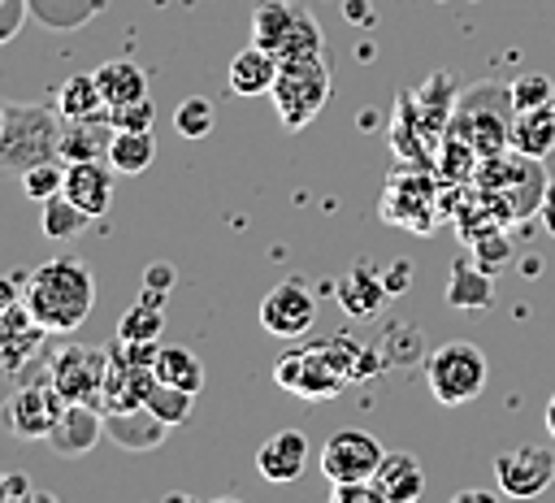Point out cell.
I'll list each match as a JSON object with an SVG mask.
<instances>
[{"mask_svg":"<svg viewBox=\"0 0 555 503\" xmlns=\"http://www.w3.org/2000/svg\"><path fill=\"white\" fill-rule=\"evenodd\" d=\"M22 299L48 334H69L95 308V278L78 256H52L26 278Z\"/></svg>","mask_w":555,"mask_h":503,"instance_id":"obj_1","label":"cell"},{"mask_svg":"<svg viewBox=\"0 0 555 503\" xmlns=\"http://www.w3.org/2000/svg\"><path fill=\"white\" fill-rule=\"evenodd\" d=\"M364 356H369V351L356 347V338L338 334V338H330V343H321V347L282 356L278 369H273V377H278L282 390H291V395L317 403V399H325V395H338V390L351 386L356 377H364V373L356 369V360H364Z\"/></svg>","mask_w":555,"mask_h":503,"instance_id":"obj_2","label":"cell"},{"mask_svg":"<svg viewBox=\"0 0 555 503\" xmlns=\"http://www.w3.org/2000/svg\"><path fill=\"white\" fill-rule=\"evenodd\" d=\"M546 169L538 156H525V152H494V156H481L477 169H473V186L499 208V217L512 225V221H525L542 208V195H546Z\"/></svg>","mask_w":555,"mask_h":503,"instance_id":"obj_3","label":"cell"},{"mask_svg":"<svg viewBox=\"0 0 555 503\" xmlns=\"http://www.w3.org/2000/svg\"><path fill=\"white\" fill-rule=\"evenodd\" d=\"M65 117L56 100L39 104H4V134H0V173H22L30 165L61 156Z\"/></svg>","mask_w":555,"mask_h":503,"instance_id":"obj_4","label":"cell"},{"mask_svg":"<svg viewBox=\"0 0 555 503\" xmlns=\"http://www.w3.org/2000/svg\"><path fill=\"white\" fill-rule=\"evenodd\" d=\"M512 87L503 82H477L468 91H460L455 113H451V134H460L477 156H494L512 147Z\"/></svg>","mask_w":555,"mask_h":503,"instance_id":"obj_5","label":"cell"},{"mask_svg":"<svg viewBox=\"0 0 555 503\" xmlns=\"http://www.w3.org/2000/svg\"><path fill=\"white\" fill-rule=\"evenodd\" d=\"M425 382H429V395L442 403V408H460V403H473L486 382H490V360L477 343L468 338H451L442 347H434L425 356Z\"/></svg>","mask_w":555,"mask_h":503,"instance_id":"obj_6","label":"cell"},{"mask_svg":"<svg viewBox=\"0 0 555 503\" xmlns=\"http://www.w3.org/2000/svg\"><path fill=\"white\" fill-rule=\"evenodd\" d=\"M269 95H273V104H278L282 126H286V130H304V126L321 113V104L330 100V69H325V56H286Z\"/></svg>","mask_w":555,"mask_h":503,"instance_id":"obj_7","label":"cell"},{"mask_svg":"<svg viewBox=\"0 0 555 503\" xmlns=\"http://www.w3.org/2000/svg\"><path fill=\"white\" fill-rule=\"evenodd\" d=\"M61 412H65V395H61L48 377H39V382L17 386V390L0 403V425H4V434H13L17 442H35V438H48V434H52V425H56Z\"/></svg>","mask_w":555,"mask_h":503,"instance_id":"obj_8","label":"cell"},{"mask_svg":"<svg viewBox=\"0 0 555 503\" xmlns=\"http://www.w3.org/2000/svg\"><path fill=\"white\" fill-rule=\"evenodd\" d=\"M104 369H108V347L65 343V347L48 360V382L65 395V403H95V408H100Z\"/></svg>","mask_w":555,"mask_h":503,"instance_id":"obj_9","label":"cell"},{"mask_svg":"<svg viewBox=\"0 0 555 503\" xmlns=\"http://www.w3.org/2000/svg\"><path fill=\"white\" fill-rule=\"evenodd\" d=\"M438 191H434V178L425 173V165L416 169H403L386 182V195H382V217L412 230V234H429L434 221H438Z\"/></svg>","mask_w":555,"mask_h":503,"instance_id":"obj_10","label":"cell"},{"mask_svg":"<svg viewBox=\"0 0 555 503\" xmlns=\"http://www.w3.org/2000/svg\"><path fill=\"white\" fill-rule=\"evenodd\" d=\"M494 481L507 499H538L555 481V451L542 442H520L494 455Z\"/></svg>","mask_w":555,"mask_h":503,"instance_id":"obj_11","label":"cell"},{"mask_svg":"<svg viewBox=\"0 0 555 503\" xmlns=\"http://www.w3.org/2000/svg\"><path fill=\"white\" fill-rule=\"evenodd\" d=\"M382 455L386 451H382V442L369 429L347 425V429H334L325 438V447H321V473L330 481H369L377 473Z\"/></svg>","mask_w":555,"mask_h":503,"instance_id":"obj_12","label":"cell"},{"mask_svg":"<svg viewBox=\"0 0 555 503\" xmlns=\"http://www.w3.org/2000/svg\"><path fill=\"white\" fill-rule=\"evenodd\" d=\"M312 321H317V295L304 278H286L260 299V325L273 338H299L312 330Z\"/></svg>","mask_w":555,"mask_h":503,"instance_id":"obj_13","label":"cell"},{"mask_svg":"<svg viewBox=\"0 0 555 503\" xmlns=\"http://www.w3.org/2000/svg\"><path fill=\"white\" fill-rule=\"evenodd\" d=\"M304 468H308V434L304 429H278L256 447V473L273 486L304 477Z\"/></svg>","mask_w":555,"mask_h":503,"instance_id":"obj_14","label":"cell"},{"mask_svg":"<svg viewBox=\"0 0 555 503\" xmlns=\"http://www.w3.org/2000/svg\"><path fill=\"white\" fill-rule=\"evenodd\" d=\"M100 438H104V412L95 403H65V412L56 416V425L48 434V447L56 455H65V460H78Z\"/></svg>","mask_w":555,"mask_h":503,"instance_id":"obj_15","label":"cell"},{"mask_svg":"<svg viewBox=\"0 0 555 503\" xmlns=\"http://www.w3.org/2000/svg\"><path fill=\"white\" fill-rule=\"evenodd\" d=\"M113 165L108 160H65V195L87 212V217H104L113 204Z\"/></svg>","mask_w":555,"mask_h":503,"instance_id":"obj_16","label":"cell"},{"mask_svg":"<svg viewBox=\"0 0 555 503\" xmlns=\"http://www.w3.org/2000/svg\"><path fill=\"white\" fill-rule=\"evenodd\" d=\"M43 325L30 317L26 299H17L13 308L0 312V373H17L22 364H30L35 347L43 343Z\"/></svg>","mask_w":555,"mask_h":503,"instance_id":"obj_17","label":"cell"},{"mask_svg":"<svg viewBox=\"0 0 555 503\" xmlns=\"http://www.w3.org/2000/svg\"><path fill=\"white\" fill-rule=\"evenodd\" d=\"M169 429H173V425H165L147 403L121 408V412H104V434H108L117 447H126V451H152V447L165 442Z\"/></svg>","mask_w":555,"mask_h":503,"instance_id":"obj_18","label":"cell"},{"mask_svg":"<svg viewBox=\"0 0 555 503\" xmlns=\"http://www.w3.org/2000/svg\"><path fill=\"white\" fill-rule=\"evenodd\" d=\"M455 100H460V91H455V78H451L447 69H434V74L425 78V87L412 95V104H416V117H421L425 134L434 139V147L442 143V134H447V126H451Z\"/></svg>","mask_w":555,"mask_h":503,"instance_id":"obj_19","label":"cell"},{"mask_svg":"<svg viewBox=\"0 0 555 503\" xmlns=\"http://www.w3.org/2000/svg\"><path fill=\"white\" fill-rule=\"evenodd\" d=\"M373 486L382 490V503H412L425 494V468L408 451H386L373 473Z\"/></svg>","mask_w":555,"mask_h":503,"instance_id":"obj_20","label":"cell"},{"mask_svg":"<svg viewBox=\"0 0 555 503\" xmlns=\"http://www.w3.org/2000/svg\"><path fill=\"white\" fill-rule=\"evenodd\" d=\"M278 69H282L278 52H269V48H260V43H247V48L230 61V91H234V95H269L273 82H278Z\"/></svg>","mask_w":555,"mask_h":503,"instance_id":"obj_21","label":"cell"},{"mask_svg":"<svg viewBox=\"0 0 555 503\" xmlns=\"http://www.w3.org/2000/svg\"><path fill=\"white\" fill-rule=\"evenodd\" d=\"M108 143H113L108 113H100V117H74L61 130V160H108Z\"/></svg>","mask_w":555,"mask_h":503,"instance_id":"obj_22","label":"cell"},{"mask_svg":"<svg viewBox=\"0 0 555 503\" xmlns=\"http://www.w3.org/2000/svg\"><path fill=\"white\" fill-rule=\"evenodd\" d=\"M512 147L525 156H538V160L555 152V100L512 117Z\"/></svg>","mask_w":555,"mask_h":503,"instance_id":"obj_23","label":"cell"},{"mask_svg":"<svg viewBox=\"0 0 555 503\" xmlns=\"http://www.w3.org/2000/svg\"><path fill=\"white\" fill-rule=\"evenodd\" d=\"M386 282H382V273L373 269V265H356L351 273H343V282H338V304L351 312V317H373L382 304H386Z\"/></svg>","mask_w":555,"mask_h":503,"instance_id":"obj_24","label":"cell"},{"mask_svg":"<svg viewBox=\"0 0 555 503\" xmlns=\"http://www.w3.org/2000/svg\"><path fill=\"white\" fill-rule=\"evenodd\" d=\"M95 82H100V95H104V104H108V108H113V104H126V100H139V95H147V74H143L134 61H126V56L104 61V65L95 69Z\"/></svg>","mask_w":555,"mask_h":503,"instance_id":"obj_25","label":"cell"},{"mask_svg":"<svg viewBox=\"0 0 555 503\" xmlns=\"http://www.w3.org/2000/svg\"><path fill=\"white\" fill-rule=\"evenodd\" d=\"M52 100H56V108H61V117H65V121L108 113V104H104V95H100L95 74H69V78L56 87V95H52Z\"/></svg>","mask_w":555,"mask_h":503,"instance_id":"obj_26","label":"cell"},{"mask_svg":"<svg viewBox=\"0 0 555 503\" xmlns=\"http://www.w3.org/2000/svg\"><path fill=\"white\" fill-rule=\"evenodd\" d=\"M156 160V139L152 130H113L108 143V165L117 173H143Z\"/></svg>","mask_w":555,"mask_h":503,"instance_id":"obj_27","label":"cell"},{"mask_svg":"<svg viewBox=\"0 0 555 503\" xmlns=\"http://www.w3.org/2000/svg\"><path fill=\"white\" fill-rule=\"evenodd\" d=\"M152 369H156V382H165V386H182L191 395H199V386H204V364L191 347H160Z\"/></svg>","mask_w":555,"mask_h":503,"instance_id":"obj_28","label":"cell"},{"mask_svg":"<svg viewBox=\"0 0 555 503\" xmlns=\"http://www.w3.org/2000/svg\"><path fill=\"white\" fill-rule=\"evenodd\" d=\"M87 212L65 195V191H56V195H48L43 204H39V230L48 234V238H74V234H82L87 230Z\"/></svg>","mask_w":555,"mask_h":503,"instance_id":"obj_29","label":"cell"},{"mask_svg":"<svg viewBox=\"0 0 555 503\" xmlns=\"http://www.w3.org/2000/svg\"><path fill=\"white\" fill-rule=\"evenodd\" d=\"M295 13H299V4L264 0V4L251 13V43H260V48L278 52V48H282V39H286V30H291V22H295Z\"/></svg>","mask_w":555,"mask_h":503,"instance_id":"obj_30","label":"cell"},{"mask_svg":"<svg viewBox=\"0 0 555 503\" xmlns=\"http://www.w3.org/2000/svg\"><path fill=\"white\" fill-rule=\"evenodd\" d=\"M447 299L455 308H486L490 304V273L481 265H473V260H455Z\"/></svg>","mask_w":555,"mask_h":503,"instance_id":"obj_31","label":"cell"},{"mask_svg":"<svg viewBox=\"0 0 555 503\" xmlns=\"http://www.w3.org/2000/svg\"><path fill=\"white\" fill-rule=\"evenodd\" d=\"M286 56H325V35H321L317 17H308V9L295 13V22L278 48V61H286Z\"/></svg>","mask_w":555,"mask_h":503,"instance_id":"obj_32","label":"cell"},{"mask_svg":"<svg viewBox=\"0 0 555 503\" xmlns=\"http://www.w3.org/2000/svg\"><path fill=\"white\" fill-rule=\"evenodd\" d=\"M160 330H165V308L143 304V299L134 308H126L117 321V338H130V343H156Z\"/></svg>","mask_w":555,"mask_h":503,"instance_id":"obj_33","label":"cell"},{"mask_svg":"<svg viewBox=\"0 0 555 503\" xmlns=\"http://www.w3.org/2000/svg\"><path fill=\"white\" fill-rule=\"evenodd\" d=\"M143 403H147L165 425H182V421L191 416V408H195V395L182 390V386H165V382H156V386L147 390Z\"/></svg>","mask_w":555,"mask_h":503,"instance_id":"obj_34","label":"cell"},{"mask_svg":"<svg viewBox=\"0 0 555 503\" xmlns=\"http://www.w3.org/2000/svg\"><path fill=\"white\" fill-rule=\"evenodd\" d=\"M17 178H22V195H30L35 204H43L48 195H56V191L65 186V160L56 156V160L30 165V169H22Z\"/></svg>","mask_w":555,"mask_h":503,"instance_id":"obj_35","label":"cell"},{"mask_svg":"<svg viewBox=\"0 0 555 503\" xmlns=\"http://www.w3.org/2000/svg\"><path fill=\"white\" fill-rule=\"evenodd\" d=\"M212 121H217V113H212V104H208L204 95H186V100L173 108V130H178L182 139H204V134L212 130Z\"/></svg>","mask_w":555,"mask_h":503,"instance_id":"obj_36","label":"cell"},{"mask_svg":"<svg viewBox=\"0 0 555 503\" xmlns=\"http://www.w3.org/2000/svg\"><path fill=\"white\" fill-rule=\"evenodd\" d=\"M551 100H555V82H551L546 74H525V78L512 82V104H516V113L538 108V104H551Z\"/></svg>","mask_w":555,"mask_h":503,"instance_id":"obj_37","label":"cell"},{"mask_svg":"<svg viewBox=\"0 0 555 503\" xmlns=\"http://www.w3.org/2000/svg\"><path fill=\"white\" fill-rule=\"evenodd\" d=\"M152 117H156V104H152L147 95H139V100H126V104H113V108H108L113 130H152Z\"/></svg>","mask_w":555,"mask_h":503,"instance_id":"obj_38","label":"cell"},{"mask_svg":"<svg viewBox=\"0 0 555 503\" xmlns=\"http://www.w3.org/2000/svg\"><path fill=\"white\" fill-rule=\"evenodd\" d=\"M473 256H477V265L486 273H499L507 265V238H503V230H490V234L473 238Z\"/></svg>","mask_w":555,"mask_h":503,"instance_id":"obj_39","label":"cell"},{"mask_svg":"<svg viewBox=\"0 0 555 503\" xmlns=\"http://www.w3.org/2000/svg\"><path fill=\"white\" fill-rule=\"evenodd\" d=\"M330 499L334 503H382V490L369 481H330Z\"/></svg>","mask_w":555,"mask_h":503,"instance_id":"obj_40","label":"cell"},{"mask_svg":"<svg viewBox=\"0 0 555 503\" xmlns=\"http://www.w3.org/2000/svg\"><path fill=\"white\" fill-rule=\"evenodd\" d=\"M22 13H26V0H0V43L22 26Z\"/></svg>","mask_w":555,"mask_h":503,"instance_id":"obj_41","label":"cell"},{"mask_svg":"<svg viewBox=\"0 0 555 503\" xmlns=\"http://www.w3.org/2000/svg\"><path fill=\"white\" fill-rule=\"evenodd\" d=\"M169 282H173V269H169V265H147V273H143V286L169 291Z\"/></svg>","mask_w":555,"mask_h":503,"instance_id":"obj_42","label":"cell"},{"mask_svg":"<svg viewBox=\"0 0 555 503\" xmlns=\"http://www.w3.org/2000/svg\"><path fill=\"white\" fill-rule=\"evenodd\" d=\"M542 225H546V234H555V178L546 182V195H542Z\"/></svg>","mask_w":555,"mask_h":503,"instance_id":"obj_43","label":"cell"},{"mask_svg":"<svg viewBox=\"0 0 555 503\" xmlns=\"http://www.w3.org/2000/svg\"><path fill=\"white\" fill-rule=\"evenodd\" d=\"M17 299H22V291H17V282H13V278H0V312H4V308H13Z\"/></svg>","mask_w":555,"mask_h":503,"instance_id":"obj_44","label":"cell"},{"mask_svg":"<svg viewBox=\"0 0 555 503\" xmlns=\"http://www.w3.org/2000/svg\"><path fill=\"white\" fill-rule=\"evenodd\" d=\"M30 494V481L22 473H9V499H26Z\"/></svg>","mask_w":555,"mask_h":503,"instance_id":"obj_45","label":"cell"},{"mask_svg":"<svg viewBox=\"0 0 555 503\" xmlns=\"http://www.w3.org/2000/svg\"><path fill=\"white\" fill-rule=\"evenodd\" d=\"M542 421H546V434L555 438V395L546 399V412H542Z\"/></svg>","mask_w":555,"mask_h":503,"instance_id":"obj_46","label":"cell"},{"mask_svg":"<svg viewBox=\"0 0 555 503\" xmlns=\"http://www.w3.org/2000/svg\"><path fill=\"white\" fill-rule=\"evenodd\" d=\"M4 499H9V477L0 473V503H4Z\"/></svg>","mask_w":555,"mask_h":503,"instance_id":"obj_47","label":"cell"},{"mask_svg":"<svg viewBox=\"0 0 555 503\" xmlns=\"http://www.w3.org/2000/svg\"><path fill=\"white\" fill-rule=\"evenodd\" d=\"M0 134H4V104H0Z\"/></svg>","mask_w":555,"mask_h":503,"instance_id":"obj_48","label":"cell"}]
</instances>
